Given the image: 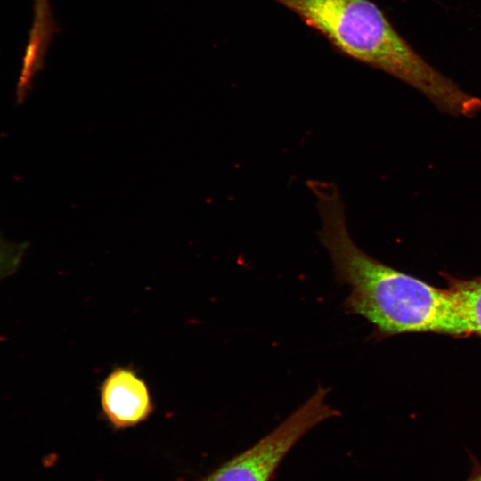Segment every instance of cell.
Wrapping results in <instances>:
<instances>
[{"mask_svg":"<svg viewBox=\"0 0 481 481\" xmlns=\"http://www.w3.org/2000/svg\"><path fill=\"white\" fill-rule=\"evenodd\" d=\"M329 389L316 391L289 416L251 447L199 481H272L298 442L315 426L341 412L326 403Z\"/></svg>","mask_w":481,"mask_h":481,"instance_id":"3957f363","label":"cell"},{"mask_svg":"<svg viewBox=\"0 0 481 481\" xmlns=\"http://www.w3.org/2000/svg\"><path fill=\"white\" fill-rule=\"evenodd\" d=\"M347 56L413 87L440 110L473 117L481 99L428 63L370 0H273Z\"/></svg>","mask_w":481,"mask_h":481,"instance_id":"7a4b0ae2","label":"cell"},{"mask_svg":"<svg viewBox=\"0 0 481 481\" xmlns=\"http://www.w3.org/2000/svg\"><path fill=\"white\" fill-rule=\"evenodd\" d=\"M306 184L316 200L321 218L318 235L330 257L336 280L350 288L344 306L373 326L374 338L415 332L469 335L448 287L433 286L363 252L348 232L338 187L319 180Z\"/></svg>","mask_w":481,"mask_h":481,"instance_id":"6da1fadb","label":"cell"},{"mask_svg":"<svg viewBox=\"0 0 481 481\" xmlns=\"http://www.w3.org/2000/svg\"><path fill=\"white\" fill-rule=\"evenodd\" d=\"M24 249L23 244L10 241L0 232V281L16 271Z\"/></svg>","mask_w":481,"mask_h":481,"instance_id":"8992f818","label":"cell"},{"mask_svg":"<svg viewBox=\"0 0 481 481\" xmlns=\"http://www.w3.org/2000/svg\"><path fill=\"white\" fill-rule=\"evenodd\" d=\"M447 287L454 295L469 335L481 336V275L461 279L444 275Z\"/></svg>","mask_w":481,"mask_h":481,"instance_id":"5b68a950","label":"cell"},{"mask_svg":"<svg viewBox=\"0 0 481 481\" xmlns=\"http://www.w3.org/2000/svg\"><path fill=\"white\" fill-rule=\"evenodd\" d=\"M466 481H481V466L474 469Z\"/></svg>","mask_w":481,"mask_h":481,"instance_id":"52a82bcc","label":"cell"},{"mask_svg":"<svg viewBox=\"0 0 481 481\" xmlns=\"http://www.w3.org/2000/svg\"><path fill=\"white\" fill-rule=\"evenodd\" d=\"M103 413L116 429L135 426L152 412V403L145 382L133 371L114 370L101 389Z\"/></svg>","mask_w":481,"mask_h":481,"instance_id":"277c9868","label":"cell"}]
</instances>
